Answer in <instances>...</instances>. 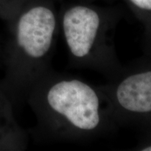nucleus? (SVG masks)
Instances as JSON below:
<instances>
[{"instance_id":"obj_9","label":"nucleus","mask_w":151,"mask_h":151,"mask_svg":"<svg viewBox=\"0 0 151 151\" xmlns=\"http://www.w3.org/2000/svg\"><path fill=\"white\" fill-rule=\"evenodd\" d=\"M82 1H87L88 2V0H82Z\"/></svg>"},{"instance_id":"obj_3","label":"nucleus","mask_w":151,"mask_h":151,"mask_svg":"<svg viewBox=\"0 0 151 151\" xmlns=\"http://www.w3.org/2000/svg\"><path fill=\"white\" fill-rule=\"evenodd\" d=\"M118 20L113 10L77 0L64 4L59 12V28L70 63L105 75L121 70L113 46V29Z\"/></svg>"},{"instance_id":"obj_2","label":"nucleus","mask_w":151,"mask_h":151,"mask_svg":"<svg viewBox=\"0 0 151 151\" xmlns=\"http://www.w3.org/2000/svg\"><path fill=\"white\" fill-rule=\"evenodd\" d=\"M8 24L4 52V76L0 85L14 99L25 93L49 70L59 31L55 0H27Z\"/></svg>"},{"instance_id":"obj_4","label":"nucleus","mask_w":151,"mask_h":151,"mask_svg":"<svg viewBox=\"0 0 151 151\" xmlns=\"http://www.w3.org/2000/svg\"><path fill=\"white\" fill-rule=\"evenodd\" d=\"M112 78L110 82L99 86L115 124L151 129V65L121 70Z\"/></svg>"},{"instance_id":"obj_8","label":"nucleus","mask_w":151,"mask_h":151,"mask_svg":"<svg viewBox=\"0 0 151 151\" xmlns=\"http://www.w3.org/2000/svg\"><path fill=\"white\" fill-rule=\"evenodd\" d=\"M139 150L151 151V130L137 148Z\"/></svg>"},{"instance_id":"obj_1","label":"nucleus","mask_w":151,"mask_h":151,"mask_svg":"<svg viewBox=\"0 0 151 151\" xmlns=\"http://www.w3.org/2000/svg\"><path fill=\"white\" fill-rule=\"evenodd\" d=\"M40 128L60 139L103 134L116 124L99 86L48 70L25 93Z\"/></svg>"},{"instance_id":"obj_6","label":"nucleus","mask_w":151,"mask_h":151,"mask_svg":"<svg viewBox=\"0 0 151 151\" xmlns=\"http://www.w3.org/2000/svg\"><path fill=\"white\" fill-rule=\"evenodd\" d=\"M145 28L147 48L151 52V0H126Z\"/></svg>"},{"instance_id":"obj_5","label":"nucleus","mask_w":151,"mask_h":151,"mask_svg":"<svg viewBox=\"0 0 151 151\" xmlns=\"http://www.w3.org/2000/svg\"><path fill=\"white\" fill-rule=\"evenodd\" d=\"M27 135L17 121L12 98L0 85V151L24 150Z\"/></svg>"},{"instance_id":"obj_7","label":"nucleus","mask_w":151,"mask_h":151,"mask_svg":"<svg viewBox=\"0 0 151 151\" xmlns=\"http://www.w3.org/2000/svg\"><path fill=\"white\" fill-rule=\"evenodd\" d=\"M25 1L27 0H0V19L6 23L9 21Z\"/></svg>"}]
</instances>
